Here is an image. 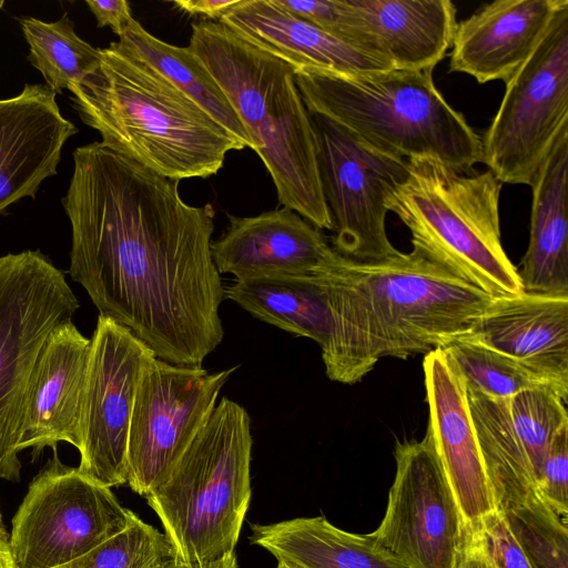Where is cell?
Wrapping results in <instances>:
<instances>
[{
	"mask_svg": "<svg viewBox=\"0 0 568 568\" xmlns=\"http://www.w3.org/2000/svg\"><path fill=\"white\" fill-rule=\"evenodd\" d=\"M537 491L559 514L568 516V423L558 429L550 442Z\"/></svg>",
	"mask_w": 568,
	"mask_h": 568,
	"instance_id": "33",
	"label": "cell"
},
{
	"mask_svg": "<svg viewBox=\"0 0 568 568\" xmlns=\"http://www.w3.org/2000/svg\"><path fill=\"white\" fill-rule=\"evenodd\" d=\"M475 528L493 568H535L500 509L483 518Z\"/></svg>",
	"mask_w": 568,
	"mask_h": 568,
	"instance_id": "34",
	"label": "cell"
},
{
	"mask_svg": "<svg viewBox=\"0 0 568 568\" xmlns=\"http://www.w3.org/2000/svg\"><path fill=\"white\" fill-rule=\"evenodd\" d=\"M62 206L72 230L69 274L100 315L155 357L202 366L220 345L224 286L212 257L214 209L192 206L179 181L105 148H77Z\"/></svg>",
	"mask_w": 568,
	"mask_h": 568,
	"instance_id": "1",
	"label": "cell"
},
{
	"mask_svg": "<svg viewBox=\"0 0 568 568\" xmlns=\"http://www.w3.org/2000/svg\"><path fill=\"white\" fill-rule=\"evenodd\" d=\"M407 164V178L385 204L409 230L413 246L494 298L524 292L501 245L495 175L460 173L429 156Z\"/></svg>",
	"mask_w": 568,
	"mask_h": 568,
	"instance_id": "7",
	"label": "cell"
},
{
	"mask_svg": "<svg viewBox=\"0 0 568 568\" xmlns=\"http://www.w3.org/2000/svg\"><path fill=\"white\" fill-rule=\"evenodd\" d=\"M239 366L209 373L154 357L142 372L128 438L126 484L145 497L170 474L212 415Z\"/></svg>",
	"mask_w": 568,
	"mask_h": 568,
	"instance_id": "12",
	"label": "cell"
},
{
	"mask_svg": "<svg viewBox=\"0 0 568 568\" xmlns=\"http://www.w3.org/2000/svg\"><path fill=\"white\" fill-rule=\"evenodd\" d=\"M251 418L223 397L168 477L145 499L173 558L206 562L235 551L251 503Z\"/></svg>",
	"mask_w": 568,
	"mask_h": 568,
	"instance_id": "6",
	"label": "cell"
},
{
	"mask_svg": "<svg viewBox=\"0 0 568 568\" xmlns=\"http://www.w3.org/2000/svg\"><path fill=\"white\" fill-rule=\"evenodd\" d=\"M220 22L295 71L364 74L394 69L386 58L324 31L276 0H240Z\"/></svg>",
	"mask_w": 568,
	"mask_h": 568,
	"instance_id": "20",
	"label": "cell"
},
{
	"mask_svg": "<svg viewBox=\"0 0 568 568\" xmlns=\"http://www.w3.org/2000/svg\"><path fill=\"white\" fill-rule=\"evenodd\" d=\"M0 568H13L10 550H9V535L7 532L2 514L0 510Z\"/></svg>",
	"mask_w": 568,
	"mask_h": 568,
	"instance_id": "39",
	"label": "cell"
},
{
	"mask_svg": "<svg viewBox=\"0 0 568 568\" xmlns=\"http://www.w3.org/2000/svg\"><path fill=\"white\" fill-rule=\"evenodd\" d=\"M90 339L78 469L111 488L126 484L134 397L142 372L155 355L129 329L102 315Z\"/></svg>",
	"mask_w": 568,
	"mask_h": 568,
	"instance_id": "14",
	"label": "cell"
},
{
	"mask_svg": "<svg viewBox=\"0 0 568 568\" xmlns=\"http://www.w3.org/2000/svg\"><path fill=\"white\" fill-rule=\"evenodd\" d=\"M79 307L64 273L40 251L0 256V479L20 480L19 444L38 357Z\"/></svg>",
	"mask_w": 568,
	"mask_h": 568,
	"instance_id": "8",
	"label": "cell"
},
{
	"mask_svg": "<svg viewBox=\"0 0 568 568\" xmlns=\"http://www.w3.org/2000/svg\"><path fill=\"white\" fill-rule=\"evenodd\" d=\"M189 49L221 87L267 169L283 207L317 229L333 230L310 113L295 69L220 21L192 24Z\"/></svg>",
	"mask_w": 568,
	"mask_h": 568,
	"instance_id": "4",
	"label": "cell"
},
{
	"mask_svg": "<svg viewBox=\"0 0 568 568\" xmlns=\"http://www.w3.org/2000/svg\"><path fill=\"white\" fill-rule=\"evenodd\" d=\"M387 507L371 537L409 568H457L466 526L427 429L397 442Z\"/></svg>",
	"mask_w": 568,
	"mask_h": 568,
	"instance_id": "13",
	"label": "cell"
},
{
	"mask_svg": "<svg viewBox=\"0 0 568 568\" xmlns=\"http://www.w3.org/2000/svg\"><path fill=\"white\" fill-rule=\"evenodd\" d=\"M229 220L211 251L217 272L235 280L308 276L334 252L320 229L287 207Z\"/></svg>",
	"mask_w": 568,
	"mask_h": 568,
	"instance_id": "18",
	"label": "cell"
},
{
	"mask_svg": "<svg viewBox=\"0 0 568 568\" xmlns=\"http://www.w3.org/2000/svg\"><path fill=\"white\" fill-rule=\"evenodd\" d=\"M275 568H293V567H291V566H288V565H285V564H283V562H277V565H276V567H275Z\"/></svg>",
	"mask_w": 568,
	"mask_h": 568,
	"instance_id": "40",
	"label": "cell"
},
{
	"mask_svg": "<svg viewBox=\"0 0 568 568\" xmlns=\"http://www.w3.org/2000/svg\"><path fill=\"white\" fill-rule=\"evenodd\" d=\"M19 23L30 48L29 61L55 94L79 84L99 67L100 49L75 33L68 13L54 22L24 17Z\"/></svg>",
	"mask_w": 568,
	"mask_h": 568,
	"instance_id": "28",
	"label": "cell"
},
{
	"mask_svg": "<svg viewBox=\"0 0 568 568\" xmlns=\"http://www.w3.org/2000/svg\"><path fill=\"white\" fill-rule=\"evenodd\" d=\"M70 87L73 108L101 143L170 180L209 178L244 144L203 108L120 41Z\"/></svg>",
	"mask_w": 568,
	"mask_h": 568,
	"instance_id": "3",
	"label": "cell"
},
{
	"mask_svg": "<svg viewBox=\"0 0 568 568\" xmlns=\"http://www.w3.org/2000/svg\"><path fill=\"white\" fill-rule=\"evenodd\" d=\"M276 1L283 8L324 31L365 49L359 20L346 0Z\"/></svg>",
	"mask_w": 568,
	"mask_h": 568,
	"instance_id": "32",
	"label": "cell"
},
{
	"mask_svg": "<svg viewBox=\"0 0 568 568\" xmlns=\"http://www.w3.org/2000/svg\"><path fill=\"white\" fill-rule=\"evenodd\" d=\"M456 338L478 343L568 382V295L524 291L493 298Z\"/></svg>",
	"mask_w": 568,
	"mask_h": 568,
	"instance_id": "21",
	"label": "cell"
},
{
	"mask_svg": "<svg viewBox=\"0 0 568 568\" xmlns=\"http://www.w3.org/2000/svg\"><path fill=\"white\" fill-rule=\"evenodd\" d=\"M443 349L466 386L487 396L507 398L537 388L568 394V382L478 343L456 338Z\"/></svg>",
	"mask_w": 568,
	"mask_h": 568,
	"instance_id": "29",
	"label": "cell"
},
{
	"mask_svg": "<svg viewBox=\"0 0 568 568\" xmlns=\"http://www.w3.org/2000/svg\"><path fill=\"white\" fill-rule=\"evenodd\" d=\"M428 427L466 528L498 509L467 404L466 382L443 348L423 361Z\"/></svg>",
	"mask_w": 568,
	"mask_h": 568,
	"instance_id": "15",
	"label": "cell"
},
{
	"mask_svg": "<svg viewBox=\"0 0 568 568\" xmlns=\"http://www.w3.org/2000/svg\"><path fill=\"white\" fill-rule=\"evenodd\" d=\"M365 49L398 70L433 69L452 49L457 27L449 0H346Z\"/></svg>",
	"mask_w": 568,
	"mask_h": 568,
	"instance_id": "22",
	"label": "cell"
},
{
	"mask_svg": "<svg viewBox=\"0 0 568 568\" xmlns=\"http://www.w3.org/2000/svg\"><path fill=\"white\" fill-rule=\"evenodd\" d=\"M308 113L334 250L361 262L398 254L386 233L385 201L407 178V160L375 149L321 114Z\"/></svg>",
	"mask_w": 568,
	"mask_h": 568,
	"instance_id": "11",
	"label": "cell"
},
{
	"mask_svg": "<svg viewBox=\"0 0 568 568\" xmlns=\"http://www.w3.org/2000/svg\"><path fill=\"white\" fill-rule=\"evenodd\" d=\"M3 4H4V1H3V0H0V10H1V8L3 7Z\"/></svg>",
	"mask_w": 568,
	"mask_h": 568,
	"instance_id": "41",
	"label": "cell"
},
{
	"mask_svg": "<svg viewBox=\"0 0 568 568\" xmlns=\"http://www.w3.org/2000/svg\"><path fill=\"white\" fill-rule=\"evenodd\" d=\"M568 131L556 141L532 184L530 230L523 270L525 292L568 295Z\"/></svg>",
	"mask_w": 568,
	"mask_h": 568,
	"instance_id": "23",
	"label": "cell"
},
{
	"mask_svg": "<svg viewBox=\"0 0 568 568\" xmlns=\"http://www.w3.org/2000/svg\"><path fill=\"white\" fill-rule=\"evenodd\" d=\"M227 298L254 317L324 346L329 312L322 286L313 275H270L235 280L224 286Z\"/></svg>",
	"mask_w": 568,
	"mask_h": 568,
	"instance_id": "25",
	"label": "cell"
},
{
	"mask_svg": "<svg viewBox=\"0 0 568 568\" xmlns=\"http://www.w3.org/2000/svg\"><path fill=\"white\" fill-rule=\"evenodd\" d=\"M567 131L568 4L506 82L500 105L481 138V163L501 184L530 186Z\"/></svg>",
	"mask_w": 568,
	"mask_h": 568,
	"instance_id": "9",
	"label": "cell"
},
{
	"mask_svg": "<svg viewBox=\"0 0 568 568\" xmlns=\"http://www.w3.org/2000/svg\"><path fill=\"white\" fill-rule=\"evenodd\" d=\"M567 0H497L457 23L449 69L478 83L504 81L530 57Z\"/></svg>",
	"mask_w": 568,
	"mask_h": 568,
	"instance_id": "19",
	"label": "cell"
},
{
	"mask_svg": "<svg viewBox=\"0 0 568 568\" xmlns=\"http://www.w3.org/2000/svg\"><path fill=\"white\" fill-rule=\"evenodd\" d=\"M457 568H493L476 528H466L465 540Z\"/></svg>",
	"mask_w": 568,
	"mask_h": 568,
	"instance_id": "37",
	"label": "cell"
},
{
	"mask_svg": "<svg viewBox=\"0 0 568 568\" xmlns=\"http://www.w3.org/2000/svg\"><path fill=\"white\" fill-rule=\"evenodd\" d=\"M312 275L329 312L321 347L325 374L347 385L384 357L406 359L444 348L494 298L415 246L374 262L334 250Z\"/></svg>",
	"mask_w": 568,
	"mask_h": 568,
	"instance_id": "2",
	"label": "cell"
},
{
	"mask_svg": "<svg viewBox=\"0 0 568 568\" xmlns=\"http://www.w3.org/2000/svg\"><path fill=\"white\" fill-rule=\"evenodd\" d=\"M154 568H239V564L234 551L206 562H185L171 557L163 560Z\"/></svg>",
	"mask_w": 568,
	"mask_h": 568,
	"instance_id": "38",
	"label": "cell"
},
{
	"mask_svg": "<svg viewBox=\"0 0 568 568\" xmlns=\"http://www.w3.org/2000/svg\"><path fill=\"white\" fill-rule=\"evenodd\" d=\"M535 568H568V519L535 493L501 510Z\"/></svg>",
	"mask_w": 568,
	"mask_h": 568,
	"instance_id": "30",
	"label": "cell"
},
{
	"mask_svg": "<svg viewBox=\"0 0 568 568\" xmlns=\"http://www.w3.org/2000/svg\"><path fill=\"white\" fill-rule=\"evenodd\" d=\"M248 539L293 568H409L369 534L342 530L324 516L253 524Z\"/></svg>",
	"mask_w": 568,
	"mask_h": 568,
	"instance_id": "24",
	"label": "cell"
},
{
	"mask_svg": "<svg viewBox=\"0 0 568 568\" xmlns=\"http://www.w3.org/2000/svg\"><path fill=\"white\" fill-rule=\"evenodd\" d=\"M77 131L47 85L24 84L18 95L0 99V213L34 197L57 174L62 148Z\"/></svg>",
	"mask_w": 568,
	"mask_h": 568,
	"instance_id": "17",
	"label": "cell"
},
{
	"mask_svg": "<svg viewBox=\"0 0 568 568\" xmlns=\"http://www.w3.org/2000/svg\"><path fill=\"white\" fill-rule=\"evenodd\" d=\"M91 339L71 320L49 334L30 382L20 452L31 448L34 459L60 442L80 449Z\"/></svg>",
	"mask_w": 568,
	"mask_h": 568,
	"instance_id": "16",
	"label": "cell"
},
{
	"mask_svg": "<svg viewBox=\"0 0 568 568\" xmlns=\"http://www.w3.org/2000/svg\"><path fill=\"white\" fill-rule=\"evenodd\" d=\"M171 557L172 547L164 532L132 511L121 532L90 552L54 568H154Z\"/></svg>",
	"mask_w": 568,
	"mask_h": 568,
	"instance_id": "31",
	"label": "cell"
},
{
	"mask_svg": "<svg viewBox=\"0 0 568 568\" xmlns=\"http://www.w3.org/2000/svg\"><path fill=\"white\" fill-rule=\"evenodd\" d=\"M119 41L203 108L245 148L251 146L250 136L237 113L189 47H176L155 38L135 19L129 23Z\"/></svg>",
	"mask_w": 568,
	"mask_h": 568,
	"instance_id": "27",
	"label": "cell"
},
{
	"mask_svg": "<svg viewBox=\"0 0 568 568\" xmlns=\"http://www.w3.org/2000/svg\"><path fill=\"white\" fill-rule=\"evenodd\" d=\"M239 2L240 0H175L173 3L189 14H201L213 21H220Z\"/></svg>",
	"mask_w": 568,
	"mask_h": 568,
	"instance_id": "36",
	"label": "cell"
},
{
	"mask_svg": "<svg viewBox=\"0 0 568 568\" xmlns=\"http://www.w3.org/2000/svg\"><path fill=\"white\" fill-rule=\"evenodd\" d=\"M295 82L308 112L382 152L404 160L435 158L460 173L481 162V138L438 91L433 69L364 74L301 69Z\"/></svg>",
	"mask_w": 568,
	"mask_h": 568,
	"instance_id": "5",
	"label": "cell"
},
{
	"mask_svg": "<svg viewBox=\"0 0 568 568\" xmlns=\"http://www.w3.org/2000/svg\"><path fill=\"white\" fill-rule=\"evenodd\" d=\"M85 3L94 14L98 27H110L119 38L134 19L131 14L130 4L125 0H87Z\"/></svg>",
	"mask_w": 568,
	"mask_h": 568,
	"instance_id": "35",
	"label": "cell"
},
{
	"mask_svg": "<svg viewBox=\"0 0 568 568\" xmlns=\"http://www.w3.org/2000/svg\"><path fill=\"white\" fill-rule=\"evenodd\" d=\"M473 426L498 509L537 493L538 479L524 440L511 420L507 398L487 396L466 386Z\"/></svg>",
	"mask_w": 568,
	"mask_h": 568,
	"instance_id": "26",
	"label": "cell"
},
{
	"mask_svg": "<svg viewBox=\"0 0 568 568\" xmlns=\"http://www.w3.org/2000/svg\"><path fill=\"white\" fill-rule=\"evenodd\" d=\"M53 457L29 485L9 536L13 568H54L77 559L129 524L111 488Z\"/></svg>",
	"mask_w": 568,
	"mask_h": 568,
	"instance_id": "10",
	"label": "cell"
}]
</instances>
